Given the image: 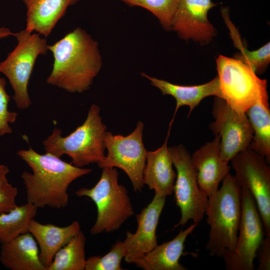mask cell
<instances>
[{
  "label": "cell",
  "mask_w": 270,
  "mask_h": 270,
  "mask_svg": "<svg viewBox=\"0 0 270 270\" xmlns=\"http://www.w3.org/2000/svg\"><path fill=\"white\" fill-rule=\"evenodd\" d=\"M54 57L46 83L71 93L88 90L102 65L98 44L85 30L78 27L52 45Z\"/></svg>",
  "instance_id": "obj_1"
},
{
  "label": "cell",
  "mask_w": 270,
  "mask_h": 270,
  "mask_svg": "<svg viewBox=\"0 0 270 270\" xmlns=\"http://www.w3.org/2000/svg\"><path fill=\"white\" fill-rule=\"evenodd\" d=\"M17 155L31 168L21 178L26 190L27 202L38 208H64L68 202V189L78 178L90 173L92 169L77 167L50 153L40 154L30 146Z\"/></svg>",
  "instance_id": "obj_2"
},
{
  "label": "cell",
  "mask_w": 270,
  "mask_h": 270,
  "mask_svg": "<svg viewBox=\"0 0 270 270\" xmlns=\"http://www.w3.org/2000/svg\"><path fill=\"white\" fill-rule=\"evenodd\" d=\"M221 187L208 197L206 210L210 226L206 246L212 256L222 258L234 251L242 214V188L234 176L228 174Z\"/></svg>",
  "instance_id": "obj_3"
},
{
  "label": "cell",
  "mask_w": 270,
  "mask_h": 270,
  "mask_svg": "<svg viewBox=\"0 0 270 270\" xmlns=\"http://www.w3.org/2000/svg\"><path fill=\"white\" fill-rule=\"evenodd\" d=\"M100 112L99 106L92 104L84 123L66 136H62L61 130L56 128L42 142L46 152L58 158L66 154L72 158V164L79 168L102 160L106 127Z\"/></svg>",
  "instance_id": "obj_4"
},
{
  "label": "cell",
  "mask_w": 270,
  "mask_h": 270,
  "mask_svg": "<svg viewBox=\"0 0 270 270\" xmlns=\"http://www.w3.org/2000/svg\"><path fill=\"white\" fill-rule=\"evenodd\" d=\"M102 169L100 178L94 186L75 192L78 196L90 198L96 205L97 218L90 230L92 235L114 232L134 214L128 191L118 182L116 168Z\"/></svg>",
  "instance_id": "obj_5"
},
{
  "label": "cell",
  "mask_w": 270,
  "mask_h": 270,
  "mask_svg": "<svg viewBox=\"0 0 270 270\" xmlns=\"http://www.w3.org/2000/svg\"><path fill=\"white\" fill-rule=\"evenodd\" d=\"M222 98L238 112L260 100H268L267 81L240 60L219 55L216 60Z\"/></svg>",
  "instance_id": "obj_6"
},
{
  "label": "cell",
  "mask_w": 270,
  "mask_h": 270,
  "mask_svg": "<svg viewBox=\"0 0 270 270\" xmlns=\"http://www.w3.org/2000/svg\"><path fill=\"white\" fill-rule=\"evenodd\" d=\"M14 36L18 44L6 60L0 62V72L9 80L17 108L24 110L32 104L28 87L36 61L40 55L48 53V45L45 38L26 29L14 33Z\"/></svg>",
  "instance_id": "obj_7"
},
{
  "label": "cell",
  "mask_w": 270,
  "mask_h": 270,
  "mask_svg": "<svg viewBox=\"0 0 270 270\" xmlns=\"http://www.w3.org/2000/svg\"><path fill=\"white\" fill-rule=\"evenodd\" d=\"M144 128V123L139 121L134 131L126 136L106 132L104 140L108 154L97 164L101 168L122 170L128 176L136 192H141L144 184L143 172L147 150L142 141Z\"/></svg>",
  "instance_id": "obj_8"
},
{
  "label": "cell",
  "mask_w": 270,
  "mask_h": 270,
  "mask_svg": "<svg viewBox=\"0 0 270 270\" xmlns=\"http://www.w3.org/2000/svg\"><path fill=\"white\" fill-rule=\"evenodd\" d=\"M168 149L176 172L173 192L181 213L180 222L175 227L184 226L190 220L198 224L206 214L208 198L200 188L196 172L186 148L179 144Z\"/></svg>",
  "instance_id": "obj_9"
},
{
  "label": "cell",
  "mask_w": 270,
  "mask_h": 270,
  "mask_svg": "<svg viewBox=\"0 0 270 270\" xmlns=\"http://www.w3.org/2000/svg\"><path fill=\"white\" fill-rule=\"evenodd\" d=\"M234 178L241 188L252 196L260 216L264 233L270 235V167L262 156L249 148L231 160Z\"/></svg>",
  "instance_id": "obj_10"
},
{
  "label": "cell",
  "mask_w": 270,
  "mask_h": 270,
  "mask_svg": "<svg viewBox=\"0 0 270 270\" xmlns=\"http://www.w3.org/2000/svg\"><path fill=\"white\" fill-rule=\"evenodd\" d=\"M241 195L242 214L236 245L233 252L222 258L228 270H254V261L264 238L262 222L254 198L244 188H242Z\"/></svg>",
  "instance_id": "obj_11"
},
{
  "label": "cell",
  "mask_w": 270,
  "mask_h": 270,
  "mask_svg": "<svg viewBox=\"0 0 270 270\" xmlns=\"http://www.w3.org/2000/svg\"><path fill=\"white\" fill-rule=\"evenodd\" d=\"M212 114L214 120L209 128L220 136L222 156L230 162L248 148L253 136L252 126L246 112L236 111L220 97L215 96Z\"/></svg>",
  "instance_id": "obj_12"
},
{
  "label": "cell",
  "mask_w": 270,
  "mask_h": 270,
  "mask_svg": "<svg viewBox=\"0 0 270 270\" xmlns=\"http://www.w3.org/2000/svg\"><path fill=\"white\" fill-rule=\"evenodd\" d=\"M217 5L212 0H180L172 30L182 39H191L202 45L208 44L217 32L208 14Z\"/></svg>",
  "instance_id": "obj_13"
},
{
  "label": "cell",
  "mask_w": 270,
  "mask_h": 270,
  "mask_svg": "<svg viewBox=\"0 0 270 270\" xmlns=\"http://www.w3.org/2000/svg\"><path fill=\"white\" fill-rule=\"evenodd\" d=\"M165 202V196L155 193L152 202L136 215L137 230L134 233L128 231L123 241L126 263L134 264L158 244L156 228Z\"/></svg>",
  "instance_id": "obj_14"
},
{
  "label": "cell",
  "mask_w": 270,
  "mask_h": 270,
  "mask_svg": "<svg viewBox=\"0 0 270 270\" xmlns=\"http://www.w3.org/2000/svg\"><path fill=\"white\" fill-rule=\"evenodd\" d=\"M191 158L200 188L208 198L218 189L220 182L229 174L231 168L229 162L222 156L220 136H215L212 141L196 150Z\"/></svg>",
  "instance_id": "obj_15"
},
{
  "label": "cell",
  "mask_w": 270,
  "mask_h": 270,
  "mask_svg": "<svg viewBox=\"0 0 270 270\" xmlns=\"http://www.w3.org/2000/svg\"><path fill=\"white\" fill-rule=\"evenodd\" d=\"M172 125L170 124L163 144L154 151H147L143 172L144 184L156 194L166 197L172 194L176 178L173 163L168 146Z\"/></svg>",
  "instance_id": "obj_16"
},
{
  "label": "cell",
  "mask_w": 270,
  "mask_h": 270,
  "mask_svg": "<svg viewBox=\"0 0 270 270\" xmlns=\"http://www.w3.org/2000/svg\"><path fill=\"white\" fill-rule=\"evenodd\" d=\"M141 75L146 78L153 86L158 88L163 95L172 96L176 100L174 116L170 122L172 124L180 108L187 106L190 108L188 116L205 98L215 96L222 98V93L218 76L210 81L199 85L182 86L170 83L165 80L152 77L142 72Z\"/></svg>",
  "instance_id": "obj_17"
},
{
  "label": "cell",
  "mask_w": 270,
  "mask_h": 270,
  "mask_svg": "<svg viewBox=\"0 0 270 270\" xmlns=\"http://www.w3.org/2000/svg\"><path fill=\"white\" fill-rule=\"evenodd\" d=\"M194 223L181 230L172 240L157 244L152 250L136 260V267L144 270H186L180 260L184 254V243L188 236L197 226Z\"/></svg>",
  "instance_id": "obj_18"
},
{
  "label": "cell",
  "mask_w": 270,
  "mask_h": 270,
  "mask_svg": "<svg viewBox=\"0 0 270 270\" xmlns=\"http://www.w3.org/2000/svg\"><path fill=\"white\" fill-rule=\"evenodd\" d=\"M80 230V222L74 220L66 226L42 224L32 219L29 227L40 250V258L47 270L56 253Z\"/></svg>",
  "instance_id": "obj_19"
},
{
  "label": "cell",
  "mask_w": 270,
  "mask_h": 270,
  "mask_svg": "<svg viewBox=\"0 0 270 270\" xmlns=\"http://www.w3.org/2000/svg\"><path fill=\"white\" fill-rule=\"evenodd\" d=\"M0 262L12 270H46L40 260L38 244L29 232L1 244Z\"/></svg>",
  "instance_id": "obj_20"
},
{
  "label": "cell",
  "mask_w": 270,
  "mask_h": 270,
  "mask_svg": "<svg viewBox=\"0 0 270 270\" xmlns=\"http://www.w3.org/2000/svg\"><path fill=\"white\" fill-rule=\"evenodd\" d=\"M22 0L26 8V29L46 38L68 8L80 0Z\"/></svg>",
  "instance_id": "obj_21"
},
{
  "label": "cell",
  "mask_w": 270,
  "mask_h": 270,
  "mask_svg": "<svg viewBox=\"0 0 270 270\" xmlns=\"http://www.w3.org/2000/svg\"><path fill=\"white\" fill-rule=\"evenodd\" d=\"M246 114L253 130L248 148L270 162V110L268 100H260L248 108Z\"/></svg>",
  "instance_id": "obj_22"
},
{
  "label": "cell",
  "mask_w": 270,
  "mask_h": 270,
  "mask_svg": "<svg viewBox=\"0 0 270 270\" xmlns=\"http://www.w3.org/2000/svg\"><path fill=\"white\" fill-rule=\"evenodd\" d=\"M38 208L27 202L8 212L0 214V243L6 242L28 232L30 222L36 214Z\"/></svg>",
  "instance_id": "obj_23"
},
{
  "label": "cell",
  "mask_w": 270,
  "mask_h": 270,
  "mask_svg": "<svg viewBox=\"0 0 270 270\" xmlns=\"http://www.w3.org/2000/svg\"><path fill=\"white\" fill-rule=\"evenodd\" d=\"M86 238L80 230L55 254L47 270H84Z\"/></svg>",
  "instance_id": "obj_24"
},
{
  "label": "cell",
  "mask_w": 270,
  "mask_h": 270,
  "mask_svg": "<svg viewBox=\"0 0 270 270\" xmlns=\"http://www.w3.org/2000/svg\"><path fill=\"white\" fill-rule=\"evenodd\" d=\"M226 23L230 26L229 27H230L232 38L234 44L240 50V52H237L234 54L235 58L247 65L256 75L263 74L270 62V43L268 42L256 50H248L244 46L238 34L236 33V28H233V26L228 22Z\"/></svg>",
  "instance_id": "obj_25"
},
{
  "label": "cell",
  "mask_w": 270,
  "mask_h": 270,
  "mask_svg": "<svg viewBox=\"0 0 270 270\" xmlns=\"http://www.w3.org/2000/svg\"><path fill=\"white\" fill-rule=\"evenodd\" d=\"M130 6H138L151 12L166 30H172L180 0H120Z\"/></svg>",
  "instance_id": "obj_26"
},
{
  "label": "cell",
  "mask_w": 270,
  "mask_h": 270,
  "mask_svg": "<svg viewBox=\"0 0 270 270\" xmlns=\"http://www.w3.org/2000/svg\"><path fill=\"white\" fill-rule=\"evenodd\" d=\"M123 242L118 240L103 256H95L86 260V270H122L121 262L126 254Z\"/></svg>",
  "instance_id": "obj_27"
},
{
  "label": "cell",
  "mask_w": 270,
  "mask_h": 270,
  "mask_svg": "<svg viewBox=\"0 0 270 270\" xmlns=\"http://www.w3.org/2000/svg\"><path fill=\"white\" fill-rule=\"evenodd\" d=\"M6 82L4 78L0 77V136H3L12 132L10 124L14 123L18 116L16 112L10 111L8 103L10 96L6 90Z\"/></svg>",
  "instance_id": "obj_28"
},
{
  "label": "cell",
  "mask_w": 270,
  "mask_h": 270,
  "mask_svg": "<svg viewBox=\"0 0 270 270\" xmlns=\"http://www.w3.org/2000/svg\"><path fill=\"white\" fill-rule=\"evenodd\" d=\"M18 193V188L8 182L0 186V214L8 212L17 206Z\"/></svg>",
  "instance_id": "obj_29"
},
{
  "label": "cell",
  "mask_w": 270,
  "mask_h": 270,
  "mask_svg": "<svg viewBox=\"0 0 270 270\" xmlns=\"http://www.w3.org/2000/svg\"><path fill=\"white\" fill-rule=\"evenodd\" d=\"M256 256L258 259V270H270V235L266 236L258 248Z\"/></svg>",
  "instance_id": "obj_30"
},
{
  "label": "cell",
  "mask_w": 270,
  "mask_h": 270,
  "mask_svg": "<svg viewBox=\"0 0 270 270\" xmlns=\"http://www.w3.org/2000/svg\"><path fill=\"white\" fill-rule=\"evenodd\" d=\"M9 172L10 170L6 166L0 164V186L8 182L6 176Z\"/></svg>",
  "instance_id": "obj_31"
},
{
  "label": "cell",
  "mask_w": 270,
  "mask_h": 270,
  "mask_svg": "<svg viewBox=\"0 0 270 270\" xmlns=\"http://www.w3.org/2000/svg\"><path fill=\"white\" fill-rule=\"evenodd\" d=\"M14 33L12 32L10 30L6 27L0 28V39L6 38L10 36H14Z\"/></svg>",
  "instance_id": "obj_32"
}]
</instances>
